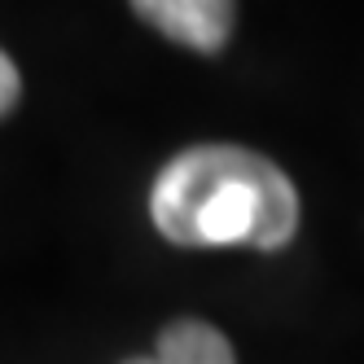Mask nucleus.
Returning <instances> with one entry per match:
<instances>
[{
  "label": "nucleus",
  "mask_w": 364,
  "mask_h": 364,
  "mask_svg": "<svg viewBox=\"0 0 364 364\" xmlns=\"http://www.w3.org/2000/svg\"><path fill=\"white\" fill-rule=\"evenodd\" d=\"M149 215L171 246L281 250L299 228V193L272 159L246 145H193L159 171Z\"/></svg>",
  "instance_id": "obj_1"
},
{
  "label": "nucleus",
  "mask_w": 364,
  "mask_h": 364,
  "mask_svg": "<svg viewBox=\"0 0 364 364\" xmlns=\"http://www.w3.org/2000/svg\"><path fill=\"white\" fill-rule=\"evenodd\" d=\"M132 9L154 31L185 48H198V53L224 48L237 22V0H132Z\"/></svg>",
  "instance_id": "obj_2"
},
{
  "label": "nucleus",
  "mask_w": 364,
  "mask_h": 364,
  "mask_svg": "<svg viewBox=\"0 0 364 364\" xmlns=\"http://www.w3.org/2000/svg\"><path fill=\"white\" fill-rule=\"evenodd\" d=\"M159 364H237L228 338L206 321H171L159 333Z\"/></svg>",
  "instance_id": "obj_3"
},
{
  "label": "nucleus",
  "mask_w": 364,
  "mask_h": 364,
  "mask_svg": "<svg viewBox=\"0 0 364 364\" xmlns=\"http://www.w3.org/2000/svg\"><path fill=\"white\" fill-rule=\"evenodd\" d=\"M18 92H22V84H18V66L9 62V53H5V48H0V114H5V110H14Z\"/></svg>",
  "instance_id": "obj_4"
},
{
  "label": "nucleus",
  "mask_w": 364,
  "mask_h": 364,
  "mask_svg": "<svg viewBox=\"0 0 364 364\" xmlns=\"http://www.w3.org/2000/svg\"><path fill=\"white\" fill-rule=\"evenodd\" d=\"M123 364H159V360H145V355H136V360H123Z\"/></svg>",
  "instance_id": "obj_5"
}]
</instances>
